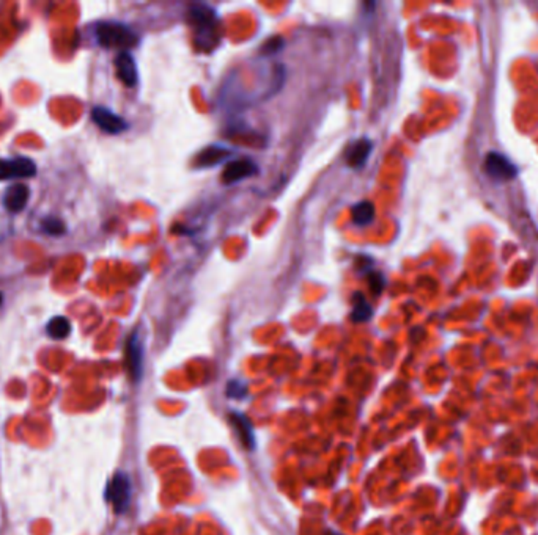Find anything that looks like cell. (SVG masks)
<instances>
[{
    "label": "cell",
    "instance_id": "6da1fadb",
    "mask_svg": "<svg viewBox=\"0 0 538 535\" xmlns=\"http://www.w3.org/2000/svg\"><path fill=\"white\" fill-rule=\"evenodd\" d=\"M187 23L194 30V43L200 51H211L219 43V18L205 4H192L187 8Z\"/></svg>",
    "mask_w": 538,
    "mask_h": 535
},
{
    "label": "cell",
    "instance_id": "7a4b0ae2",
    "mask_svg": "<svg viewBox=\"0 0 538 535\" xmlns=\"http://www.w3.org/2000/svg\"><path fill=\"white\" fill-rule=\"evenodd\" d=\"M96 40L106 49H120L128 52L139 44V35L129 25L117 20H106L96 25Z\"/></svg>",
    "mask_w": 538,
    "mask_h": 535
},
{
    "label": "cell",
    "instance_id": "3957f363",
    "mask_svg": "<svg viewBox=\"0 0 538 535\" xmlns=\"http://www.w3.org/2000/svg\"><path fill=\"white\" fill-rule=\"evenodd\" d=\"M106 499L114 507L117 513L128 509L131 501V481L124 473H117L109 482L106 490Z\"/></svg>",
    "mask_w": 538,
    "mask_h": 535
},
{
    "label": "cell",
    "instance_id": "277c9868",
    "mask_svg": "<svg viewBox=\"0 0 538 535\" xmlns=\"http://www.w3.org/2000/svg\"><path fill=\"white\" fill-rule=\"evenodd\" d=\"M37 173V165L32 159L13 157L0 159V181L32 178Z\"/></svg>",
    "mask_w": 538,
    "mask_h": 535
},
{
    "label": "cell",
    "instance_id": "5b68a950",
    "mask_svg": "<svg viewBox=\"0 0 538 535\" xmlns=\"http://www.w3.org/2000/svg\"><path fill=\"white\" fill-rule=\"evenodd\" d=\"M485 172L490 174V178L498 181H510L513 179L518 170L505 156L499 152H488L485 157Z\"/></svg>",
    "mask_w": 538,
    "mask_h": 535
},
{
    "label": "cell",
    "instance_id": "8992f818",
    "mask_svg": "<svg viewBox=\"0 0 538 535\" xmlns=\"http://www.w3.org/2000/svg\"><path fill=\"white\" fill-rule=\"evenodd\" d=\"M92 119L101 131L114 133V136L115 133H122L129 128L128 123L120 115L114 114L110 109L103 107V105H96L92 110Z\"/></svg>",
    "mask_w": 538,
    "mask_h": 535
},
{
    "label": "cell",
    "instance_id": "52a82bcc",
    "mask_svg": "<svg viewBox=\"0 0 538 535\" xmlns=\"http://www.w3.org/2000/svg\"><path fill=\"white\" fill-rule=\"evenodd\" d=\"M258 172V167L252 159H240L235 160L232 164H228L226 167V170L222 173V182L223 184H236L242 179L249 178Z\"/></svg>",
    "mask_w": 538,
    "mask_h": 535
},
{
    "label": "cell",
    "instance_id": "ba28073f",
    "mask_svg": "<svg viewBox=\"0 0 538 535\" xmlns=\"http://www.w3.org/2000/svg\"><path fill=\"white\" fill-rule=\"evenodd\" d=\"M117 76L127 87H136L139 80L137 65L129 52H120L115 59Z\"/></svg>",
    "mask_w": 538,
    "mask_h": 535
},
{
    "label": "cell",
    "instance_id": "9c48e42d",
    "mask_svg": "<svg viewBox=\"0 0 538 535\" xmlns=\"http://www.w3.org/2000/svg\"><path fill=\"white\" fill-rule=\"evenodd\" d=\"M142 358H144V349L141 339H139L137 333L134 332L128 339L127 344V364L129 369V374L134 382L141 378L142 374Z\"/></svg>",
    "mask_w": 538,
    "mask_h": 535
},
{
    "label": "cell",
    "instance_id": "30bf717a",
    "mask_svg": "<svg viewBox=\"0 0 538 535\" xmlns=\"http://www.w3.org/2000/svg\"><path fill=\"white\" fill-rule=\"evenodd\" d=\"M30 200V188L25 184H13L4 195V206L8 212H21Z\"/></svg>",
    "mask_w": 538,
    "mask_h": 535
},
{
    "label": "cell",
    "instance_id": "8fae6325",
    "mask_svg": "<svg viewBox=\"0 0 538 535\" xmlns=\"http://www.w3.org/2000/svg\"><path fill=\"white\" fill-rule=\"evenodd\" d=\"M372 142L368 138H362L354 142L346 152V162L351 168H361L364 167L367 162L370 152H372Z\"/></svg>",
    "mask_w": 538,
    "mask_h": 535
},
{
    "label": "cell",
    "instance_id": "7c38bea8",
    "mask_svg": "<svg viewBox=\"0 0 538 535\" xmlns=\"http://www.w3.org/2000/svg\"><path fill=\"white\" fill-rule=\"evenodd\" d=\"M230 154H232V151L227 150V148H222L218 145L209 146L206 150L201 151L197 159H195V167H214L218 165L219 162L228 159Z\"/></svg>",
    "mask_w": 538,
    "mask_h": 535
},
{
    "label": "cell",
    "instance_id": "4fadbf2b",
    "mask_svg": "<svg viewBox=\"0 0 538 535\" xmlns=\"http://www.w3.org/2000/svg\"><path fill=\"white\" fill-rule=\"evenodd\" d=\"M230 419H232V424L235 427V431L238 432V436H240L242 445L247 449H254L255 438L252 433V427H250L247 418L242 416V414L240 413H233L232 416H230Z\"/></svg>",
    "mask_w": 538,
    "mask_h": 535
},
{
    "label": "cell",
    "instance_id": "5bb4252c",
    "mask_svg": "<svg viewBox=\"0 0 538 535\" xmlns=\"http://www.w3.org/2000/svg\"><path fill=\"white\" fill-rule=\"evenodd\" d=\"M71 333V323L64 315H55L47 323V335L52 339H65Z\"/></svg>",
    "mask_w": 538,
    "mask_h": 535
},
{
    "label": "cell",
    "instance_id": "9a60e30c",
    "mask_svg": "<svg viewBox=\"0 0 538 535\" xmlns=\"http://www.w3.org/2000/svg\"><path fill=\"white\" fill-rule=\"evenodd\" d=\"M375 217V206L370 201H362L353 208V220L359 227H366Z\"/></svg>",
    "mask_w": 538,
    "mask_h": 535
},
{
    "label": "cell",
    "instance_id": "2e32d148",
    "mask_svg": "<svg viewBox=\"0 0 538 535\" xmlns=\"http://www.w3.org/2000/svg\"><path fill=\"white\" fill-rule=\"evenodd\" d=\"M351 318L354 322H366L372 318V306L367 303V300L364 299V295L362 294L356 295Z\"/></svg>",
    "mask_w": 538,
    "mask_h": 535
},
{
    "label": "cell",
    "instance_id": "e0dca14e",
    "mask_svg": "<svg viewBox=\"0 0 538 535\" xmlns=\"http://www.w3.org/2000/svg\"><path fill=\"white\" fill-rule=\"evenodd\" d=\"M41 228H43V231L47 232V234L60 236L65 232V223L57 217H46L45 220L41 222Z\"/></svg>",
    "mask_w": 538,
    "mask_h": 535
},
{
    "label": "cell",
    "instance_id": "ac0fdd59",
    "mask_svg": "<svg viewBox=\"0 0 538 535\" xmlns=\"http://www.w3.org/2000/svg\"><path fill=\"white\" fill-rule=\"evenodd\" d=\"M228 397H242L246 394V386L240 382H230L227 388Z\"/></svg>",
    "mask_w": 538,
    "mask_h": 535
},
{
    "label": "cell",
    "instance_id": "d6986e66",
    "mask_svg": "<svg viewBox=\"0 0 538 535\" xmlns=\"http://www.w3.org/2000/svg\"><path fill=\"white\" fill-rule=\"evenodd\" d=\"M2 301H4V295L2 292H0V306H2Z\"/></svg>",
    "mask_w": 538,
    "mask_h": 535
}]
</instances>
